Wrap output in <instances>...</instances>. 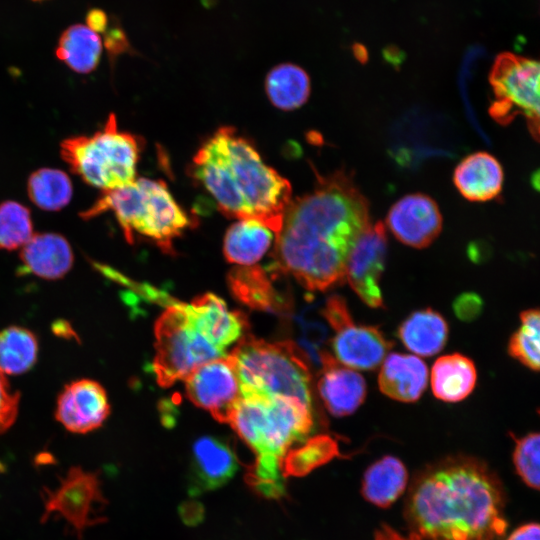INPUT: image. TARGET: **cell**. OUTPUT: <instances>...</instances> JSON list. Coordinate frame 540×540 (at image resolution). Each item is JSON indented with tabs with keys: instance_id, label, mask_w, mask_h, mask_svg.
<instances>
[{
	"instance_id": "6da1fadb",
	"label": "cell",
	"mask_w": 540,
	"mask_h": 540,
	"mask_svg": "<svg viewBox=\"0 0 540 540\" xmlns=\"http://www.w3.org/2000/svg\"><path fill=\"white\" fill-rule=\"evenodd\" d=\"M369 212L348 172L317 173L313 190L287 206L268 270L291 274L309 291L342 282L348 255L371 223Z\"/></svg>"
},
{
	"instance_id": "7a4b0ae2",
	"label": "cell",
	"mask_w": 540,
	"mask_h": 540,
	"mask_svg": "<svg viewBox=\"0 0 540 540\" xmlns=\"http://www.w3.org/2000/svg\"><path fill=\"white\" fill-rule=\"evenodd\" d=\"M404 515L423 540H497L507 528L498 478L469 457L424 470L410 489Z\"/></svg>"
},
{
	"instance_id": "3957f363",
	"label": "cell",
	"mask_w": 540,
	"mask_h": 540,
	"mask_svg": "<svg viewBox=\"0 0 540 540\" xmlns=\"http://www.w3.org/2000/svg\"><path fill=\"white\" fill-rule=\"evenodd\" d=\"M191 174L226 216L259 221L276 235L280 231L291 184L233 127H220L201 145Z\"/></svg>"
},
{
	"instance_id": "277c9868",
	"label": "cell",
	"mask_w": 540,
	"mask_h": 540,
	"mask_svg": "<svg viewBox=\"0 0 540 540\" xmlns=\"http://www.w3.org/2000/svg\"><path fill=\"white\" fill-rule=\"evenodd\" d=\"M227 423L256 454L250 470L277 477L288 448L306 439L314 420L312 408L296 398L248 394L240 395Z\"/></svg>"
},
{
	"instance_id": "5b68a950",
	"label": "cell",
	"mask_w": 540,
	"mask_h": 540,
	"mask_svg": "<svg viewBox=\"0 0 540 540\" xmlns=\"http://www.w3.org/2000/svg\"><path fill=\"white\" fill-rule=\"evenodd\" d=\"M107 211L114 213L129 243L140 236L153 241L164 252L173 251L174 240L191 222L166 184L148 178H138L123 187L104 191L81 212V217L88 220Z\"/></svg>"
},
{
	"instance_id": "8992f818",
	"label": "cell",
	"mask_w": 540,
	"mask_h": 540,
	"mask_svg": "<svg viewBox=\"0 0 540 540\" xmlns=\"http://www.w3.org/2000/svg\"><path fill=\"white\" fill-rule=\"evenodd\" d=\"M229 355L239 379L240 395L291 397L312 408L308 358L295 343L267 342L248 335Z\"/></svg>"
},
{
	"instance_id": "52a82bcc",
	"label": "cell",
	"mask_w": 540,
	"mask_h": 540,
	"mask_svg": "<svg viewBox=\"0 0 540 540\" xmlns=\"http://www.w3.org/2000/svg\"><path fill=\"white\" fill-rule=\"evenodd\" d=\"M60 147L61 157L70 169L93 187L108 191L136 179L141 140L119 130L114 114L94 134L67 138Z\"/></svg>"
},
{
	"instance_id": "ba28073f",
	"label": "cell",
	"mask_w": 540,
	"mask_h": 540,
	"mask_svg": "<svg viewBox=\"0 0 540 540\" xmlns=\"http://www.w3.org/2000/svg\"><path fill=\"white\" fill-rule=\"evenodd\" d=\"M155 337L152 366L162 387H169L198 366L226 355L194 326L185 303H170L156 321Z\"/></svg>"
},
{
	"instance_id": "9c48e42d",
	"label": "cell",
	"mask_w": 540,
	"mask_h": 540,
	"mask_svg": "<svg viewBox=\"0 0 540 540\" xmlns=\"http://www.w3.org/2000/svg\"><path fill=\"white\" fill-rule=\"evenodd\" d=\"M539 70L536 60L505 52L495 58L489 74L491 117L501 125L519 115L525 117L535 140L539 137Z\"/></svg>"
},
{
	"instance_id": "30bf717a",
	"label": "cell",
	"mask_w": 540,
	"mask_h": 540,
	"mask_svg": "<svg viewBox=\"0 0 540 540\" xmlns=\"http://www.w3.org/2000/svg\"><path fill=\"white\" fill-rule=\"evenodd\" d=\"M323 317L334 330L333 357L343 366L359 370L375 369L392 347V342L377 326L355 324L341 296L332 295L326 300Z\"/></svg>"
},
{
	"instance_id": "8fae6325",
	"label": "cell",
	"mask_w": 540,
	"mask_h": 540,
	"mask_svg": "<svg viewBox=\"0 0 540 540\" xmlns=\"http://www.w3.org/2000/svg\"><path fill=\"white\" fill-rule=\"evenodd\" d=\"M44 512L41 523H45L52 513L63 517L72 527L78 539L91 526L107 521L96 512V505L106 504L103 496L99 472H88L79 466L71 467L59 486L50 490L43 487L41 492Z\"/></svg>"
},
{
	"instance_id": "7c38bea8",
	"label": "cell",
	"mask_w": 540,
	"mask_h": 540,
	"mask_svg": "<svg viewBox=\"0 0 540 540\" xmlns=\"http://www.w3.org/2000/svg\"><path fill=\"white\" fill-rule=\"evenodd\" d=\"M387 253L382 222L370 223L355 241L346 261L344 279L371 308L383 307L380 279Z\"/></svg>"
},
{
	"instance_id": "4fadbf2b",
	"label": "cell",
	"mask_w": 540,
	"mask_h": 540,
	"mask_svg": "<svg viewBox=\"0 0 540 540\" xmlns=\"http://www.w3.org/2000/svg\"><path fill=\"white\" fill-rule=\"evenodd\" d=\"M187 397L214 419L227 423L240 398V383L230 355L208 361L195 368L185 379Z\"/></svg>"
},
{
	"instance_id": "5bb4252c",
	"label": "cell",
	"mask_w": 540,
	"mask_h": 540,
	"mask_svg": "<svg viewBox=\"0 0 540 540\" xmlns=\"http://www.w3.org/2000/svg\"><path fill=\"white\" fill-rule=\"evenodd\" d=\"M442 222L437 203L422 193L400 198L386 218L387 227L401 243L418 249L427 247L438 237Z\"/></svg>"
},
{
	"instance_id": "9a60e30c",
	"label": "cell",
	"mask_w": 540,
	"mask_h": 540,
	"mask_svg": "<svg viewBox=\"0 0 540 540\" xmlns=\"http://www.w3.org/2000/svg\"><path fill=\"white\" fill-rule=\"evenodd\" d=\"M109 412L104 388L96 381L82 379L68 384L60 393L55 416L68 431L83 434L99 428Z\"/></svg>"
},
{
	"instance_id": "2e32d148",
	"label": "cell",
	"mask_w": 540,
	"mask_h": 540,
	"mask_svg": "<svg viewBox=\"0 0 540 540\" xmlns=\"http://www.w3.org/2000/svg\"><path fill=\"white\" fill-rule=\"evenodd\" d=\"M237 469V456L228 441L213 436L197 439L192 447L189 494L196 496L224 485Z\"/></svg>"
},
{
	"instance_id": "e0dca14e",
	"label": "cell",
	"mask_w": 540,
	"mask_h": 540,
	"mask_svg": "<svg viewBox=\"0 0 540 540\" xmlns=\"http://www.w3.org/2000/svg\"><path fill=\"white\" fill-rule=\"evenodd\" d=\"M317 390L326 409L337 417L354 413L366 397V382L359 373L340 364L329 352L320 361Z\"/></svg>"
},
{
	"instance_id": "ac0fdd59",
	"label": "cell",
	"mask_w": 540,
	"mask_h": 540,
	"mask_svg": "<svg viewBox=\"0 0 540 540\" xmlns=\"http://www.w3.org/2000/svg\"><path fill=\"white\" fill-rule=\"evenodd\" d=\"M185 309L194 326L224 352L248 326L243 313L230 311L222 299L211 293L185 303Z\"/></svg>"
},
{
	"instance_id": "d6986e66",
	"label": "cell",
	"mask_w": 540,
	"mask_h": 540,
	"mask_svg": "<svg viewBox=\"0 0 540 540\" xmlns=\"http://www.w3.org/2000/svg\"><path fill=\"white\" fill-rule=\"evenodd\" d=\"M503 181L500 162L484 151L463 158L453 173L455 187L464 198L472 202L496 198L502 191Z\"/></svg>"
},
{
	"instance_id": "ffe728a7",
	"label": "cell",
	"mask_w": 540,
	"mask_h": 540,
	"mask_svg": "<svg viewBox=\"0 0 540 540\" xmlns=\"http://www.w3.org/2000/svg\"><path fill=\"white\" fill-rule=\"evenodd\" d=\"M428 368L414 355L390 353L384 358L378 376L380 391L405 403L417 401L426 389Z\"/></svg>"
},
{
	"instance_id": "44dd1931",
	"label": "cell",
	"mask_w": 540,
	"mask_h": 540,
	"mask_svg": "<svg viewBox=\"0 0 540 540\" xmlns=\"http://www.w3.org/2000/svg\"><path fill=\"white\" fill-rule=\"evenodd\" d=\"M20 259L30 273L44 279L63 277L72 267L73 252L69 242L55 233L32 235L22 246Z\"/></svg>"
},
{
	"instance_id": "7402d4cb",
	"label": "cell",
	"mask_w": 540,
	"mask_h": 540,
	"mask_svg": "<svg viewBox=\"0 0 540 540\" xmlns=\"http://www.w3.org/2000/svg\"><path fill=\"white\" fill-rule=\"evenodd\" d=\"M232 294L245 305L273 313H287L290 301L273 286L267 269L237 267L228 276Z\"/></svg>"
},
{
	"instance_id": "603a6c76",
	"label": "cell",
	"mask_w": 540,
	"mask_h": 540,
	"mask_svg": "<svg viewBox=\"0 0 540 540\" xmlns=\"http://www.w3.org/2000/svg\"><path fill=\"white\" fill-rule=\"evenodd\" d=\"M477 371L474 362L453 353L439 357L431 369V388L434 396L444 402L465 399L475 388Z\"/></svg>"
},
{
	"instance_id": "cb8c5ba5",
	"label": "cell",
	"mask_w": 540,
	"mask_h": 540,
	"mask_svg": "<svg viewBox=\"0 0 540 540\" xmlns=\"http://www.w3.org/2000/svg\"><path fill=\"white\" fill-rule=\"evenodd\" d=\"M408 471L397 457L386 455L364 472L361 493L364 499L379 508L390 507L405 491Z\"/></svg>"
},
{
	"instance_id": "d4e9b609",
	"label": "cell",
	"mask_w": 540,
	"mask_h": 540,
	"mask_svg": "<svg viewBox=\"0 0 540 540\" xmlns=\"http://www.w3.org/2000/svg\"><path fill=\"white\" fill-rule=\"evenodd\" d=\"M398 337L411 352L430 357L445 346L448 325L440 313L426 308L413 312L401 323Z\"/></svg>"
},
{
	"instance_id": "484cf974",
	"label": "cell",
	"mask_w": 540,
	"mask_h": 540,
	"mask_svg": "<svg viewBox=\"0 0 540 540\" xmlns=\"http://www.w3.org/2000/svg\"><path fill=\"white\" fill-rule=\"evenodd\" d=\"M275 233L259 221L239 220L229 227L223 244L226 259L239 265H252L269 249ZM276 235V234H275Z\"/></svg>"
},
{
	"instance_id": "4316f807",
	"label": "cell",
	"mask_w": 540,
	"mask_h": 540,
	"mask_svg": "<svg viewBox=\"0 0 540 540\" xmlns=\"http://www.w3.org/2000/svg\"><path fill=\"white\" fill-rule=\"evenodd\" d=\"M102 40L99 34L86 25L75 24L61 34L56 55L70 69L78 73H89L99 64Z\"/></svg>"
},
{
	"instance_id": "83f0119b",
	"label": "cell",
	"mask_w": 540,
	"mask_h": 540,
	"mask_svg": "<svg viewBox=\"0 0 540 540\" xmlns=\"http://www.w3.org/2000/svg\"><path fill=\"white\" fill-rule=\"evenodd\" d=\"M265 88L271 103L282 110L302 106L310 94V78L301 67L283 63L269 71Z\"/></svg>"
},
{
	"instance_id": "f1b7e54d",
	"label": "cell",
	"mask_w": 540,
	"mask_h": 540,
	"mask_svg": "<svg viewBox=\"0 0 540 540\" xmlns=\"http://www.w3.org/2000/svg\"><path fill=\"white\" fill-rule=\"evenodd\" d=\"M38 342L28 329L11 326L0 331V371L21 374L36 362Z\"/></svg>"
},
{
	"instance_id": "f546056e",
	"label": "cell",
	"mask_w": 540,
	"mask_h": 540,
	"mask_svg": "<svg viewBox=\"0 0 540 540\" xmlns=\"http://www.w3.org/2000/svg\"><path fill=\"white\" fill-rule=\"evenodd\" d=\"M27 192L31 201L46 211H58L72 197V183L68 175L58 169L41 168L28 179Z\"/></svg>"
},
{
	"instance_id": "4dcf8cb0",
	"label": "cell",
	"mask_w": 540,
	"mask_h": 540,
	"mask_svg": "<svg viewBox=\"0 0 540 540\" xmlns=\"http://www.w3.org/2000/svg\"><path fill=\"white\" fill-rule=\"evenodd\" d=\"M339 454L337 442L328 435L308 439L302 446L286 452L281 460L284 477L304 476Z\"/></svg>"
},
{
	"instance_id": "1f68e13d",
	"label": "cell",
	"mask_w": 540,
	"mask_h": 540,
	"mask_svg": "<svg viewBox=\"0 0 540 540\" xmlns=\"http://www.w3.org/2000/svg\"><path fill=\"white\" fill-rule=\"evenodd\" d=\"M540 315L538 309H527L520 314L521 324L508 343V353L529 369L538 372Z\"/></svg>"
},
{
	"instance_id": "d6a6232c",
	"label": "cell",
	"mask_w": 540,
	"mask_h": 540,
	"mask_svg": "<svg viewBox=\"0 0 540 540\" xmlns=\"http://www.w3.org/2000/svg\"><path fill=\"white\" fill-rule=\"evenodd\" d=\"M33 235L30 211L15 201L0 204V249L22 247Z\"/></svg>"
},
{
	"instance_id": "836d02e7",
	"label": "cell",
	"mask_w": 540,
	"mask_h": 540,
	"mask_svg": "<svg viewBox=\"0 0 540 540\" xmlns=\"http://www.w3.org/2000/svg\"><path fill=\"white\" fill-rule=\"evenodd\" d=\"M514 439L513 463L516 473L524 484L538 490L540 484V436L535 432Z\"/></svg>"
},
{
	"instance_id": "e575fe53",
	"label": "cell",
	"mask_w": 540,
	"mask_h": 540,
	"mask_svg": "<svg viewBox=\"0 0 540 540\" xmlns=\"http://www.w3.org/2000/svg\"><path fill=\"white\" fill-rule=\"evenodd\" d=\"M20 394L12 391L5 374L0 371V434L7 431L18 414Z\"/></svg>"
},
{
	"instance_id": "d590c367",
	"label": "cell",
	"mask_w": 540,
	"mask_h": 540,
	"mask_svg": "<svg viewBox=\"0 0 540 540\" xmlns=\"http://www.w3.org/2000/svg\"><path fill=\"white\" fill-rule=\"evenodd\" d=\"M482 303L476 294H463L454 304L457 316L464 320L474 318L481 310Z\"/></svg>"
},
{
	"instance_id": "8d00e7d4",
	"label": "cell",
	"mask_w": 540,
	"mask_h": 540,
	"mask_svg": "<svg viewBox=\"0 0 540 540\" xmlns=\"http://www.w3.org/2000/svg\"><path fill=\"white\" fill-rule=\"evenodd\" d=\"M105 32V45L111 53L117 55L124 52L129 47L124 31L121 29V27L114 26L110 30L107 28Z\"/></svg>"
},
{
	"instance_id": "74e56055",
	"label": "cell",
	"mask_w": 540,
	"mask_h": 540,
	"mask_svg": "<svg viewBox=\"0 0 540 540\" xmlns=\"http://www.w3.org/2000/svg\"><path fill=\"white\" fill-rule=\"evenodd\" d=\"M374 540H423L416 534L410 532L402 535L391 526L382 524L374 533Z\"/></svg>"
},
{
	"instance_id": "f35d334b",
	"label": "cell",
	"mask_w": 540,
	"mask_h": 540,
	"mask_svg": "<svg viewBox=\"0 0 540 540\" xmlns=\"http://www.w3.org/2000/svg\"><path fill=\"white\" fill-rule=\"evenodd\" d=\"M87 27L96 33L105 32L108 28V16L100 9H92L86 15Z\"/></svg>"
},
{
	"instance_id": "ab89813d",
	"label": "cell",
	"mask_w": 540,
	"mask_h": 540,
	"mask_svg": "<svg viewBox=\"0 0 540 540\" xmlns=\"http://www.w3.org/2000/svg\"><path fill=\"white\" fill-rule=\"evenodd\" d=\"M539 525L527 523L515 529L506 540H539Z\"/></svg>"
},
{
	"instance_id": "60d3db41",
	"label": "cell",
	"mask_w": 540,
	"mask_h": 540,
	"mask_svg": "<svg viewBox=\"0 0 540 540\" xmlns=\"http://www.w3.org/2000/svg\"><path fill=\"white\" fill-rule=\"evenodd\" d=\"M33 1H43V0H33Z\"/></svg>"
}]
</instances>
